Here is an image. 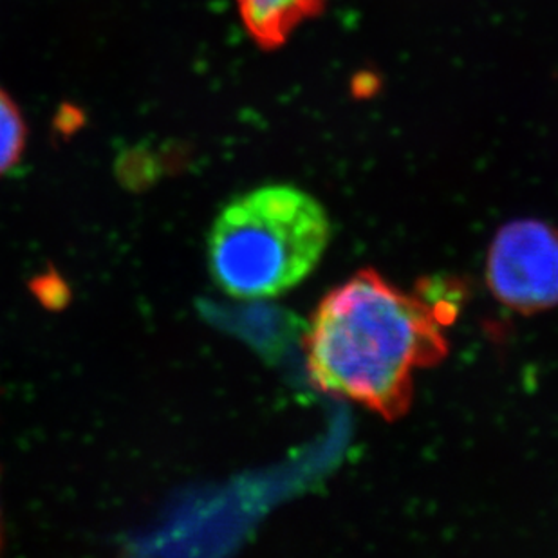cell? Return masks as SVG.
<instances>
[{
  "mask_svg": "<svg viewBox=\"0 0 558 558\" xmlns=\"http://www.w3.org/2000/svg\"><path fill=\"white\" fill-rule=\"evenodd\" d=\"M316 0H239V10L253 37L275 44L313 10Z\"/></svg>",
  "mask_w": 558,
  "mask_h": 558,
  "instance_id": "cell-4",
  "label": "cell"
},
{
  "mask_svg": "<svg viewBox=\"0 0 558 558\" xmlns=\"http://www.w3.org/2000/svg\"><path fill=\"white\" fill-rule=\"evenodd\" d=\"M326 208L304 190L266 185L233 199L208 238L216 284L235 299H274L301 284L329 243Z\"/></svg>",
  "mask_w": 558,
  "mask_h": 558,
  "instance_id": "cell-2",
  "label": "cell"
},
{
  "mask_svg": "<svg viewBox=\"0 0 558 558\" xmlns=\"http://www.w3.org/2000/svg\"><path fill=\"white\" fill-rule=\"evenodd\" d=\"M2 544H4V535H2V519H0V549H2Z\"/></svg>",
  "mask_w": 558,
  "mask_h": 558,
  "instance_id": "cell-6",
  "label": "cell"
},
{
  "mask_svg": "<svg viewBox=\"0 0 558 558\" xmlns=\"http://www.w3.org/2000/svg\"><path fill=\"white\" fill-rule=\"evenodd\" d=\"M486 284L502 306L535 315L558 306V230L537 219L500 228L486 260Z\"/></svg>",
  "mask_w": 558,
  "mask_h": 558,
  "instance_id": "cell-3",
  "label": "cell"
},
{
  "mask_svg": "<svg viewBox=\"0 0 558 558\" xmlns=\"http://www.w3.org/2000/svg\"><path fill=\"white\" fill-rule=\"evenodd\" d=\"M453 316L450 302L439 306L362 269L329 291L311 316L307 374L322 392L395 422L411 409L414 373L447 359L445 326Z\"/></svg>",
  "mask_w": 558,
  "mask_h": 558,
  "instance_id": "cell-1",
  "label": "cell"
},
{
  "mask_svg": "<svg viewBox=\"0 0 558 558\" xmlns=\"http://www.w3.org/2000/svg\"><path fill=\"white\" fill-rule=\"evenodd\" d=\"M26 148V122L8 93L0 89V175L21 161Z\"/></svg>",
  "mask_w": 558,
  "mask_h": 558,
  "instance_id": "cell-5",
  "label": "cell"
}]
</instances>
